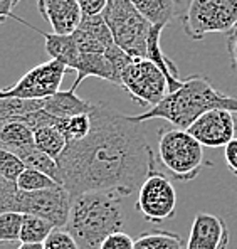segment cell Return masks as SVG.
<instances>
[{"label":"cell","instance_id":"6da1fadb","mask_svg":"<svg viewBox=\"0 0 237 249\" xmlns=\"http://www.w3.org/2000/svg\"><path fill=\"white\" fill-rule=\"evenodd\" d=\"M91 122L89 135L69 142L57 159L59 184L72 199L87 192L128 197L140 190L156 168L143 123L104 103H94Z\"/></svg>","mask_w":237,"mask_h":249},{"label":"cell","instance_id":"7a4b0ae2","mask_svg":"<svg viewBox=\"0 0 237 249\" xmlns=\"http://www.w3.org/2000/svg\"><path fill=\"white\" fill-rule=\"evenodd\" d=\"M214 109L237 113V96L224 94L216 89L205 76L194 74L184 79L177 91L169 93L158 105L148 108L147 113L135 116V120L145 123L148 120L162 118L175 128L188 130L200 116Z\"/></svg>","mask_w":237,"mask_h":249},{"label":"cell","instance_id":"3957f363","mask_svg":"<svg viewBox=\"0 0 237 249\" xmlns=\"http://www.w3.org/2000/svg\"><path fill=\"white\" fill-rule=\"evenodd\" d=\"M125 226L121 197L109 192H87L72 199L66 229L79 249H101L111 234L121 232Z\"/></svg>","mask_w":237,"mask_h":249},{"label":"cell","instance_id":"277c9868","mask_svg":"<svg viewBox=\"0 0 237 249\" xmlns=\"http://www.w3.org/2000/svg\"><path fill=\"white\" fill-rule=\"evenodd\" d=\"M71 206L72 196L63 185L39 192H24L17 182L0 177V212L37 215L52 222L56 229H66Z\"/></svg>","mask_w":237,"mask_h":249},{"label":"cell","instance_id":"5b68a950","mask_svg":"<svg viewBox=\"0 0 237 249\" xmlns=\"http://www.w3.org/2000/svg\"><path fill=\"white\" fill-rule=\"evenodd\" d=\"M158 157L163 168L175 180L190 182L200 174L202 167H212L203 160V146L188 130L165 128L158 133Z\"/></svg>","mask_w":237,"mask_h":249},{"label":"cell","instance_id":"8992f818","mask_svg":"<svg viewBox=\"0 0 237 249\" xmlns=\"http://www.w3.org/2000/svg\"><path fill=\"white\" fill-rule=\"evenodd\" d=\"M103 19L119 49L133 59H147L148 37L153 25L138 12L131 0H108Z\"/></svg>","mask_w":237,"mask_h":249},{"label":"cell","instance_id":"52a82bcc","mask_svg":"<svg viewBox=\"0 0 237 249\" xmlns=\"http://www.w3.org/2000/svg\"><path fill=\"white\" fill-rule=\"evenodd\" d=\"M180 20L184 32L194 41L214 32L231 34L237 27V0H188Z\"/></svg>","mask_w":237,"mask_h":249},{"label":"cell","instance_id":"ba28073f","mask_svg":"<svg viewBox=\"0 0 237 249\" xmlns=\"http://www.w3.org/2000/svg\"><path fill=\"white\" fill-rule=\"evenodd\" d=\"M121 89L138 106H156L170 93L169 79L150 59H133L121 74Z\"/></svg>","mask_w":237,"mask_h":249},{"label":"cell","instance_id":"9c48e42d","mask_svg":"<svg viewBox=\"0 0 237 249\" xmlns=\"http://www.w3.org/2000/svg\"><path fill=\"white\" fill-rule=\"evenodd\" d=\"M135 211L152 224H163L177 214V190L165 174L155 168L138 190Z\"/></svg>","mask_w":237,"mask_h":249},{"label":"cell","instance_id":"30bf717a","mask_svg":"<svg viewBox=\"0 0 237 249\" xmlns=\"http://www.w3.org/2000/svg\"><path fill=\"white\" fill-rule=\"evenodd\" d=\"M68 66L56 59L32 68L12 86L0 91V98H20V100H44L59 93Z\"/></svg>","mask_w":237,"mask_h":249},{"label":"cell","instance_id":"8fae6325","mask_svg":"<svg viewBox=\"0 0 237 249\" xmlns=\"http://www.w3.org/2000/svg\"><path fill=\"white\" fill-rule=\"evenodd\" d=\"M236 131L237 122L227 109H214L205 113L188 128V133L199 140L202 146L209 148H225L236 138Z\"/></svg>","mask_w":237,"mask_h":249},{"label":"cell","instance_id":"7c38bea8","mask_svg":"<svg viewBox=\"0 0 237 249\" xmlns=\"http://www.w3.org/2000/svg\"><path fill=\"white\" fill-rule=\"evenodd\" d=\"M231 234L222 217L199 212L192 222L187 249H227Z\"/></svg>","mask_w":237,"mask_h":249},{"label":"cell","instance_id":"4fadbf2b","mask_svg":"<svg viewBox=\"0 0 237 249\" xmlns=\"http://www.w3.org/2000/svg\"><path fill=\"white\" fill-rule=\"evenodd\" d=\"M39 14L51 25L54 34L71 36L83 20V10L78 0H35Z\"/></svg>","mask_w":237,"mask_h":249},{"label":"cell","instance_id":"5bb4252c","mask_svg":"<svg viewBox=\"0 0 237 249\" xmlns=\"http://www.w3.org/2000/svg\"><path fill=\"white\" fill-rule=\"evenodd\" d=\"M81 54H106L116 46L108 24L101 16H83L81 25L72 34Z\"/></svg>","mask_w":237,"mask_h":249},{"label":"cell","instance_id":"9a60e30c","mask_svg":"<svg viewBox=\"0 0 237 249\" xmlns=\"http://www.w3.org/2000/svg\"><path fill=\"white\" fill-rule=\"evenodd\" d=\"M74 72L76 79L71 86L72 91L78 89L79 84L89 76L104 79V81H109L116 84L118 88H121V76L116 71L115 64L108 57V54H81V57H79L78 64L74 68Z\"/></svg>","mask_w":237,"mask_h":249},{"label":"cell","instance_id":"2e32d148","mask_svg":"<svg viewBox=\"0 0 237 249\" xmlns=\"http://www.w3.org/2000/svg\"><path fill=\"white\" fill-rule=\"evenodd\" d=\"M9 19H16L17 22L24 24L25 27L32 29L34 32L41 34L44 37V41H46V53L51 56V59L63 62L64 66H68V69H72V71H74L76 64H78L79 57H81V53H79L78 46H76V41H74V37H72V34L71 36H57V34H54V32L49 34V32H44L41 29L27 24V20H24L22 17L14 16V14L9 17Z\"/></svg>","mask_w":237,"mask_h":249},{"label":"cell","instance_id":"e0dca14e","mask_svg":"<svg viewBox=\"0 0 237 249\" xmlns=\"http://www.w3.org/2000/svg\"><path fill=\"white\" fill-rule=\"evenodd\" d=\"M94 108V103L87 100H83L81 96L76 94V91H59L54 96L44 98L42 109L49 113L54 118H72L78 115H89Z\"/></svg>","mask_w":237,"mask_h":249},{"label":"cell","instance_id":"ac0fdd59","mask_svg":"<svg viewBox=\"0 0 237 249\" xmlns=\"http://www.w3.org/2000/svg\"><path fill=\"white\" fill-rule=\"evenodd\" d=\"M165 27L162 25H153L150 37H148V49H147V59H150L152 62H155L162 72L167 76L169 79V86H170V93L177 91L178 88L182 86L184 79L178 78V69L175 66V62L167 56L162 51V46H160V37H162V31Z\"/></svg>","mask_w":237,"mask_h":249},{"label":"cell","instance_id":"d6986e66","mask_svg":"<svg viewBox=\"0 0 237 249\" xmlns=\"http://www.w3.org/2000/svg\"><path fill=\"white\" fill-rule=\"evenodd\" d=\"M31 145H35L34 131L20 122H5L0 126V146L7 152L17 153Z\"/></svg>","mask_w":237,"mask_h":249},{"label":"cell","instance_id":"ffe728a7","mask_svg":"<svg viewBox=\"0 0 237 249\" xmlns=\"http://www.w3.org/2000/svg\"><path fill=\"white\" fill-rule=\"evenodd\" d=\"M138 12L152 25L165 27L177 14L178 0H131Z\"/></svg>","mask_w":237,"mask_h":249},{"label":"cell","instance_id":"44dd1931","mask_svg":"<svg viewBox=\"0 0 237 249\" xmlns=\"http://www.w3.org/2000/svg\"><path fill=\"white\" fill-rule=\"evenodd\" d=\"M135 249H184V239L172 231L150 229L135 239Z\"/></svg>","mask_w":237,"mask_h":249},{"label":"cell","instance_id":"7402d4cb","mask_svg":"<svg viewBox=\"0 0 237 249\" xmlns=\"http://www.w3.org/2000/svg\"><path fill=\"white\" fill-rule=\"evenodd\" d=\"M34 140H35V146H37L41 152L52 157L56 162L64 153V150L68 148V143H69L68 138L63 135V131L56 126H44V128L35 130Z\"/></svg>","mask_w":237,"mask_h":249},{"label":"cell","instance_id":"603a6c76","mask_svg":"<svg viewBox=\"0 0 237 249\" xmlns=\"http://www.w3.org/2000/svg\"><path fill=\"white\" fill-rule=\"evenodd\" d=\"M14 155L19 157L27 168H34V170L42 172V174L52 177L54 180L59 184V168H57V162L52 157L47 155V153L41 152L35 145H31L24 150H19V152L14 153Z\"/></svg>","mask_w":237,"mask_h":249},{"label":"cell","instance_id":"cb8c5ba5","mask_svg":"<svg viewBox=\"0 0 237 249\" xmlns=\"http://www.w3.org/2000/svg\"><path fill=\"white\" fill-rule=\"evenodd\" d=\"M56 231L52 222L46 221L37 215L24 214V224H22L20 243L24 244H44L49 239L51 234Z\"/></svg>","mask_w":237,"mask_h":249},{"label":"cell","instance_id":"d4e9b609","mask_svg":"<svg viewBox=\"0 0 237 249\" xmlns=\"http://www.w3.org/2000/svg\"><path fill=\"white\" fill-rule=\"evenodd\" d=\"M42 109V100H20V98H0V122H16L34 111Z\"/></svg>","mask_w":237,"mask_h":249},{"label":"cell","instance_id":"484cf974","mask_svg":"<svg viewBox=\"0 0 237 249\" xmlns=\"http://www.w3.org/2000/svg\"><path fill=\"white\" fill-rule=\"evenodd\" d=\"M93 122H91V113L89 115H78L72 118L57 120L56 128L63 131V135L68 138V142H78L83 140L89 135Z\"/></svg>","mask_w":237,"mask_h":249},{"label":"cell","instance_id":"4316f807","mask_svg":"<svg viewBox=\"0 0 237 249\" xmlns=\"http://www.w3.org/2000/svg\"><path fill=\"white\" fill-rule=\"evenodd\" d=\"M17 185H19L20 190L24 192H39V190H47V189H56L59 187L56 180L49 175L42 174L39 170H34V168H25L24 174L19 177L17 180Z\"/></svg>","mask_w":237,"mask_h":249},{"label":"cell","instance_id":"83f0119b","mask_svg":"<svg viewBox=\"0 0 237 249\" xmlns=\"http://www.w3.org/2000/svg\"><path fill=\"white\" fill-rule=\"evenodd\" d=\"M24 214L19 212H0V241L17 243L20 241Z\"/></svg>","mask_w":237,"mask_h":249},{"label":"cell","instance_id":"f1b7e54d","mask_svg":"<svg viewBox=\"0 0 237 249\" xmlns=\"http://www.w3.org/2000/svg\"><path fill=\"white\" fill-rule=\"evenodd\" d=\"M25 168L27 167L19 157L14 155L12 152L0 148V177L7 178L10 182H17Z\"/></svg>","mask_w":237,"mask_h":249},{"label":"cell","instance_id":"f546056e","mask_svg":"<svg viewBox=\"0 0 237 249\" xmlns=\"http://www.w3.org/2000/svg\"><path fill=\"white\" fill-rule=\"evenodd\" d=\"M44 249H79L74 237L68 232V229H56L44 243Z\"/></svg>","mask_w":237,"mask_h":249},{"label":"cell","instance_id":"4dcf8cb0","mask_svg":"<svg viewBox=\"0 0 237 249\" xmlns=\"http://www.w3.org/2000/svg\"><path fill=\"white\" fill-rule=\"evenodd\" d=\"M101 249H135V239L125 231H121V232L111 234L103 243Z\"/></svg>","mask_w":237,"mask_h":249},{"label":"cell","instance_id":"1f68e13d","mask_svg":"<svg viewBox=\"0 0 237 249\" xmlns=\"http://www.w3.org/2000/svg\"><path fill=\"white\" fill-rule=\"evenodd\" d=\"M85 16H101L108 5V0H78Z\"/></svg>","mask_w":237,"mask_h":249},{"label":"cell","instance_id":"d6a6232c","mask_svg":"<svg viewBox=\"0 0 237 249\" xmlns=\"http://www.w3.org/2000/svg\"><path fill=\"white\" fill-rule=\"evenodd\" d=\"M224 157H225L227 168L237 177V138H234V140L224 148Z\"/></svg>","mask_w":237,"mask_h":249},{"label":"cell","instance_id":"836d02e7","mask_svg":"<svg viewBox=\"0 0 237 249\" xmlns=\"http://www.w3.org/2000/svg\"><path fill=\"white\" fill-rule=\"evenodd\" d=\"M227 53H229L232 69L237 72V27L231 34H227Z\"/></svg>","mask_w":237,"mask_h":249},{"label":"cell","instance_id":"e575fe53","mask_svg":"<svg viewBox=\"0 0 237 249\" xmlns=\"http://www.w3.org/2000/svg\"><path fill=\"white\" fill-rule=\"evenodd\" d=\"M17 2L19 0H0V19H2V22L12 16V9L16 7Z\"/></svg>","mask_w":237,"mask_h":249},{"label":"cell","instance_id":"d590c367","mask_svg":"<svg viewBox=\"0 0 237 249\" xmlns=\"http://www.w3.org/2000/svg\"><path fill=\"white\" fill-rule=\"evenodd\" d=\"M17 249H44V244H24V243H20V246Z\"/></svg>","mask_w":237,"mask_h":249}]
</instances>
